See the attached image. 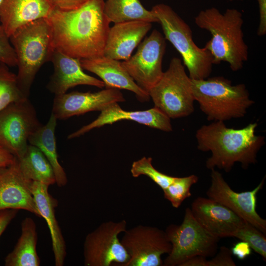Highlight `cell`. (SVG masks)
I'll return each instance as SVG.
<instances>
[{"mask_svg":"<svg viewBox=\"0 0 266 266\" xmlns=\"http://www.w3.org/2000/svg\"><path fill=\"white\" fill-rule=\"evenodd\" d=\"M104 2V0H88L69 10L54 7L47 18L54 49L80 60L103 56L110 29Z\"/></svg>","mask_w":266,"mask_h":266,"instance_id":"1","label":"cell"},{"mask_svg":"<svg viewBox=\"0 0 266 266\" xmlns=\"http://www.w3.org/2000/svg\"><path fill=\"white\" fill-rule=\"evenodd\" d=\"M257 123H252L241 129L227 127L223 121H213L196 132L197 147L203 152L210 151L211 156L206 161V167H216L227 172L236 163L246 169L257 160V154L264 145L265 137L256 134Z\"/></svg>","mask_w":266,"mask_h":266,"instance_id":"2","label":"cell"},{"mask_svg":"<svg viewBox=\"0 0 266 266\" xmlns=\"http://www.w3.org/2000/svg\"><path fill=\"white\" fill-rule=\"evenodd\" d=\"M195 23L211 34L204 47L211 55L214 65L226 62L233 71L243 67L248 59V47L244 40L240 11L228 8L222 13L212 7L200 11Z\"/></svg>","mask_w":266,"mask_h":266,"instance_id":"3","label":"cell"},{"mask_svg":"<svg viewBox=\"0 0 266 266\" xmlns=\"http://www.w3.org/2000/svg\"><path fill=\"white\" fill-rule=\"evenodd\" d=\"M17 57L18 85L29 98L35 76L41 67L50 61L54 48L50 25L47 18L27 24L9 36Z\"/></svg>","mask_w":266,"mask_h":266,"instance_id":"4","label":"cell"},{"mask_svg":"<svg viewBox=\"0 0 266 266\" xmlns=\"http://www.w3.org/2000/svg\"><path fill=\"white\" fill-rule=\"evenodd\" d=\"M192 87L195 100L208 121L242 118L254 103L244 84L233 85L223 76L192 79Z\"/></svg>","mask_w":266,"mask_h":266,"instance_id":"5","label":"cell"},{"mask_svg":"<svg viewBox=\"0 0 266 266\" xmlns=\"http://www.w3.org/2000/svg\"><path fill=\"white\" fill-rule=\"evenodd\" d=\"M151 10L161 24L165 39L181 55L190 78L200 80L209 77L214 65L212 56L204 47L200 48L195 44L189 25L166 4H156Z\"/></svg>","mask_w":266,"mask_h":266,"instance_id":"6","label":"cell"},{"mask_svg":"<svg viewBox=\"0 0 266 266\" xmlns=\"http://www.w3.org/2000/svg\"><path fill=\"white\" fill-rule=\"evenodd\" d=\"M148 94L154 106L170 119L186 117L194 111L192 79L177 57L172 58L167 69Z\"/></svg>","mask_w":266,"mask_h":266,"instance_id":"7","label":"cell"},{"mask_svg":"<svg viewBox=\"0 0 266 266\" xmlns=\"http://www.w3.org/2000/svg\"><path fill=\"white\" fill-rule=\"evenodd\" d=\"M165 232L172 248L163 262V266H182L195 257L207 258L213 257L217 253L220 239L199 224L189 208L185 210L182 223L180 225H169Z\"/></svg>","mask_w":266,"mask_h":266,"instance_id":"8","label":"cell"},{"mask_svg":"<svg viewBox=\"0 0 266 266\" xmlns=\"http://www.w3.org/2000/svg\"><path fill=\"white\" fill-rule=\"evenodd\" d=\"M42 125L29 98L9 104L0 112V146L21 158L29 137Z\"/></svg>","mask_w":266,"mask_h":266,"instance_id":"9","label":"cell"},{"mask_svg":"<svg viewBox=\"0 0 266 266\" xmlns=\"http://www.w3.org/2000/svg\"><path fill=\"white\" fill-rule=\"evenodd\" d=\"M127 230V222L109 221L86 236L83 245L86 266H124L130 256L118 238Z\"/></svg>","mask_w":266,"mask_h":266,"instance_id":"10","label":"cell"},{"mask_svg":"<svg viewBox=\"0 0 266 266\" xmlns=\"http://www.w3.org/2000/svg\"><path fill=\"white\" fill-rule=\"evenodd\" d=\"M166 40L164 36L155 29L140 42L133 56L121 62L135 83L148 93L164 73L162 63L166 51Z\"/></svg>","mask_w":266,"mask_h":266,"instance_id":"11","label":"cell"},{"mask_svg":"<svg viewBox=\"0 0 266 266\" xmlns=\"http://www.w3.org/2000/svg\"><path fill=\"white\" fill-rule=\"evenodd\" d=\"M124 233L120 241L130 256L124 266H163L162 256L172 248L165 231L140 225Z\"/></svg>","mask_w":266,"mask_h":266,"instance_id":"12","label":"cell"},{"mask_svg":"<svg viewBox=\"0 0 266 266\" xmlns=\"http://www.w3.org/2000/svg\"><path fill=\"white\" fill-rule=\"evenodd\" d=\"M211 170L208 198L227 207L266 234V220L256 211L257 195L264 185L265 178L253 190L238 193L230 187L220 172L215 169Z\"/></svg>","mask_w":266,"mask_h":266,"instance_id":"13","label":"cell"},{"mask_svg":"<svg viewBox=\"0 0 266 266\" xmlns=\"http://www.w3.org/2000/svg\"><path fill=\"white\" fill-rule=\"evenodd\" d=\"M125 101L122 93L114 88L94 93H66L55 96L52 113L57 120H65L90 111H101L114 103Z\"/></svg>","mask_w":266,"mask_h":266,"instance_id":"14","label":"cell"},{"mask_svg":"<svg viewBox=\"0 0 266 266\" xmlns=\"http://www.w3.org/2000/svg\"><path fill=\"white\" fill-rule=\"evenodd\" d=\"M190 209L199 224L219 239L233 237L245 221L227 207L209 198H196Z\"/></svg>","mask_w":266,"mask_h":266,"instance_id":"15","label":"cell"},{"mask_svg":"<svg viewBox=\"0 0 266 266\" xmlns=\"http://www.w3.org/2000/svg\"><path fill=\"white\" fill-rule=\"evenodd\" d=\"M32 182L22 172L17 158L0 169V211L23 209L41 217L32 194Z\"/></svg>","mask_w":266,"mask_h":266,"instance_id":"16","label":"cell"},{"mask_svg":"<svg viewBox=\"0 0 266 266\" xmlns=\"http://www.w3.org/2000/svg\"><path fill=\"white\" fill-rule=\"evenodd\" d=\"M100 112L96 120L71 133L67 138L79 137L95 128L123 120L134 121L164 132L172 131L170 118L155 106L146 110L128 111L124 110L118 103H115Z\"/></svg>","mask_w":266,"mask_h":266,"instance_id":"17","label":"cell"},{"mask_svg":"<svg viewBox=\"0 0 266 266\" xmlns=\"http://www.w3.org/2000/svg\"><path fill=\"white\" fill-rule=\"evenodd\" d=\"M50 61L54 66V72L46 87L55 95L66 93L69 89L78 85L104 87L102 80L83 71L79 59L71 57L54 49Z\"/></svg>","mask_w":266,"mask_h":266,"instance_id":"18","label":"cell"},{"mask_svg":"<svg viewBox=\"0 0 266 266\" xmlns=\"http://www.w3.org/2000/svg\"><path fill=\"white\" fill-rule=\"evenodd\" d=\"M81 65L86 70L100 77L106 88L124 89L135 94L141 102L148 101L149 94L140 88L130 75L119 60L105 56L81 59Z\"/></svg>","mask_w":266,"mask_h":266,"instance_id":"19","label":"cell"},{"mask_svg":"<svg viewBox=\"0 0 266 266\" xmlns=\"http://www.w3.org/2000/svg\"><path fill=\"white\" fill-rule=\"evenodd\" d=\"M151 27V23L141 21L114 24L108 32L104 56L117 60L128 59Z\"/></svg>","mask_w":266,"mask_h":266,"instance_id":"20","label":"cell"},{"mask_svg":"<svg viewBox=\"0 0 266 266\" xmlns=\"http://www.w3.org/2000/svg\"><path fill=\"white\" fill-rule=\"evenodd\" d=\"M53 8L48 0H2L0 24L9 37L20 27L48 18Z\"/></svg>","mask_w":266,"mask_h":266,"instance_id":"21","label":"cell"},{"mask_svg":"<svg viewBox=\"0 0 266 266\" xmlns=\"http://www.w3.org/2000/svg\"><path fill=\"white\" fill-rule=\"evenodd\" d=\"M49 186L32 181V194L40 217L46 222L50 231L55 265L63 266L66 255V244L61 228L56 218L55 209L58 201L49 193Z\"/></svg>","mask_w":266,"mask_h":266,"instance_id":"22","label":"cell"},{"mask_svg":"<svg viewBox=\"0 0 266 266\" xmlns=\"http://www.w3.org/2000/svg\"><path fill=\"white\" fill-rule=\"evenodd\" d=\"M37 233L34 220L26 217L21 222V235L13 250L5 257V266H39L36 251Z\"/></svg>","mask_w":266,"mask_h":266,"instance_id":"23","label":"cell"},{"mask_svg":"<svg viewBox=\"0 0 266 266\" xmlns=\"http://www.w3.org/2000/svg\"><path fill=\"white\" fill-rule=\"evenodd\" d=\"M57 119L51 113L46 124L42 125L29 138V144L37 147L51 164L55 176L56 183L59 187L66 185V174L58 161L57 152L55 129Z\"/></svg>","mask_w":266,"mask_h":266,"instance_id":"24","label":"cell"},{"mask_svg":"<svg viewBox=\"0 0 266 266\" xmlns=\"http://www.w3.org/2000/svg\"><path fill=\"white\" fill-rule=\"evenodd\" d=\"M104 12L109 22L114 24L133 21L159 23L152 11L146 9L139 0H106Z\"/></svg>","mask_w":266,"mask_h":266,"instance_id":"25","label":"cell"},{"mask_svg":"<svg viewBox=\"0 0 266 266\" xmlns=\"http://www.w3.org/2000/svg\"><path fill=\"white\" fill-rule=\"evenodd\" d=\"M17 159L22 172L31 181L49 186L56 183L51 164L36 146L29 144L24 155Z\"/></svg>","mask_w":266,"mask_h":266,"instance_id":"26","label":"cell"},{"mask_svg":"<svg viewBox=\"0 0 266 266\" xmlns=\"http://www.w3.org/2000/svg\"><path fill=\"white\" fill-rule=\"evenodd\" d=\"M26 98L18 85L16 74L0 62V112L9 104Z\"/></svg>","mask_w":266,"mask_h":266,"instance_id":"27","label":"cell"},{"mask_svg":"<svg viewBox=\"0 0 266 266\" xmlns=\"http://www.w3.org/2000/svg\"><path fill=\"white\" fill-rule=\"evenodd\" d=\"M198 180L199 177L194 174L175 177L172 183L163 190L165 198L170 202L173 207L178 208L185 199L191 196V188Z\"/></svg>","mask_w":266,"mask_h":266,"instance_id":"28","label":"cell"},{"mask_svg":"<svg viewBox=\"0 0 266 266\" xmlns=\"http://www.w3.org/2000/svg\"><path fill=\"white\" fill-rule=\"evenodd\" d=\"M151 157H144L133 162L131 172L133 177L144 175L149 177L163 190L166 188L173 181L175 177L159 171L152 164Z\"/></svg>","mask_w":266,"mask_h":266,"instance_id":"29","label":"cell"},{"mask_svg":"<svg viewBox=\"0 0 266 266\" xmlns=\"http://www.w3.org/2000/svg\"><path fill=\"white\" fill-rule=\"evenodd\" d=\"M233 237L247 242L251 249L266 260V235L255 227L245 221Z\"/></svg>","mask_w":266,"mask_h":266,"instance_id":"30","label":"cell"},{"mask_svg":"<svg viewBox=\"0 0 266 266\" xmlns=\"http://www.w3.org/2000/svg\"><path fill=\"white\" fill-rule=\"evenodd\" d=\"M213 258L207 260L206 258L197 256L194 260L195 266H235V263L232 258L231 249L226 246H222L218 253Z\"/></svg>","mask_w":266,"mask_h":266,"instance_id":"31","label":"cell"},{"mask_svg":"<svg viewBox=\"0 0 266 266\" xmlns=\"http://www.w3.org/2000/svg\"><path fill=\"white\" fill-rule=\"evenodd\" d=\"M0 62L8 66H17V57L9 37L0 24Z\"/></svg>","mask_w":266,"mask_h":266,"instance_id":"32","label":"cell"},{"mask_svg":"<svg viewBox=\"0 0 266 266\" xmlns=\"http://www.w3.org/2000/svg\"><path fill=\"white\" fill-rule=\"evenodd\" d=\"M88 0H48L54 8L63 10L77 8Z\"/></svg>","mask_w":266,"mask_h":266,"instance_id":"33","label":"cell"},{"mask_svg":"<svg viewBox=\"0 0 266 266\" xmlns=\"http://www.w3.org/2000/svg\"><path fill=\"white\" fill-rule=\"evenodd\" d=\"M231 251L232 255L243 260L250 255L251 248L247 242L241 241L235 244Z\"/></svg>","mask_w":266,"mask_h":266,"instance_id":"34","label":"cell"},{"mask_svg":"<svg viewBox=\"0 0 266 266\" xmlns=\"http://www.w3.org/2000/svg\"><path fill=\"white\" fill-rule=\"evenodd\" d=\"M259 12V24L257 34L264 36L266 34V0H257Z\"/></svg>","mask_w":266,"mask_h":266,"instance_id":"35","label":"cell"},{"mask_svg":"<svg viewBox=\"0 0 266 266\" xmlns=\"http://www.w3.org/2000/svg\"><path fill=\"white\" fill-rule=\"evenodd\" d=\"M18 210L8 209L0 211V237L15 217Z\"/></svg>","mask_w":266,"mask_h":266,"instance_id":"36","label":"cell"},{"mask_svg":"<svg viewBox=\"0 0 266 266\" xmlns=\"http://www.w3.org/2000/svg\"><path fill=\"white\" fill-rule=\"evenodd\" d=\"M16 157L7 150L0 146V169L11 165Z\"/></svg>","mask_w":266,"mask_h":266,"instance_id":"37","label":"cell"},{"mask_svg":"<svg viewBox=\"0 0 266 266\" xmlns=\"http://www.w3.org/2000/svg\"><path fill=\"white\" fill-rule=\"evenodd\" d=\"M230 1H234V0H229Z\"/></svg>","mask_w":266,"mask_h":266,"instance_id":"38","label":"cell"},{"mask_svg":"<svg viewBox=\"0 0 266 266\" xmlns=\"http://www.w3.org/2000/svg\"><path fill=\"white\" fill-rule=\"evenodd\" d=\"M1 1H2V0H0V3H1Z\"/></svg>","mask_w":266,"mask_h":266,"instance_id":"39","label":"cell"}]
</instances>
